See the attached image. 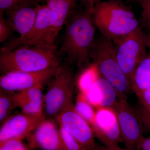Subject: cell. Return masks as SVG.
Listing matches in <instances>:
<instances>
[{
    "label": "cell",
    "instance_id": "2",
    "mask_svg": "<svg viewBox=\"0 0 150 150\" xmlns=\"http://www.w3.org/2000/svg\"><path fill=\"white\" fill-rule=\"evenodd\" d=\"M0 53L2 74L13 71H39L60 66L59 53L54 45H25Z\"/></svg>",
    "mask_w": 150,
    "mask_h": 150
},
{
    "label": "cell",
    "instance_id": "14",
    "mask_svg": "<svg viewBox=\"0 0 150 150\" xmlns=\"http://www.w3.org/2000/svg\"><path fill=\"white\" fill-rule=\"evenodd\" d=\"M85 96L88 102L96 109L100 108H112L119 98L114 88L101 76Z\"/></svg>",
    "mask_w": 150,
    "mask_h": 150
},
{
    "label": "cell",
    "instance_id": "23",
    "mask_svg": "<svg viewBox=\"0 0 150 150\" xmlns=\"http://www.w3.org/2000/svg\"><path fill=\"white\" fill-rule=\"evenodd\" d=\"M39 5L34 0H0V11L5 13L25 7Z\"/></svg>",
    "mask_w": 150,
    "mask_h": 150
},
{
    "label": "cell",
    "instance_id": "15",
    "mask_svg": "<svg viewBox=\"0 0 150 150\" xmlns=\"http://www.w3.org/2000/svg\"><path fill=\"white\" fill-rule=\"evenodd\" d=\"M43 85L37 86L13 94L15 103L22 112L30 115L43 116L44 98L42 92Z\"/></svg>",
    "mask_w": 150,
    "mask_h": 150
},
{
    "label": "cell",
    "instance_id": "21",
    "mask_svg": "<svg viewBox=\"0 0 150 150\" xmlns=\"http://www.w3.org/2000/svg\"><path fill=\"white\" fill-rule=\"evenodd\" d=\"M14 93L0 90V123L2 124L8 118L12 110L16 108L13 98Z\"/></svg>",
    "mask_w": 150,
    "mask_h": 150
},
{
    "label": "cell",
    "instance_id": "4",
    "mask_svg": "<svg viewBox=\"0 0 150 150\" xmlns=\"http://www.w3.org/2000/svg\"><path fill=\"white\" fill-rule=\"evenodd\" d=\"M90 59L96 65L101 76L115 89L118 98H126L131 89V82L118 64L113 41L103 35L96 38Z\"/></svg>",
    "mask_w": 150,
    "mask_h": 150
},
{
    "label": "cell",
    "instance_id": "7",
    "mask_svg": "<svg viewBox=\"0 0 150 150\" xmlns=\"http://www.w3.org/2000/svg\"><path fill=\"white\" fill-rule=\"evenodd\" d=\"M57 16L46 5L38 6L36 20L29 32L23 36H18L10 40L2 47L1 52L10 51L25 45H54L57 36L54 26Z\"/></svg>",
    "mask_w": 150,
    "mask_h": 150
},
{
    "label": "cell",
    "instance_id": "3",
    "mask_svg": "<svg viewBox=\"0 0 150 150\" xmlns=\"http://www.w3.org/2000/svg\"><path fill=\"white\" fill-rule=\"evenodd\" d=\"M92 13L96 27L113 41L140 27L132 9L120 0L99 2L94 6Z\"/></svg>",
    "mask_w": 150,
    "mask_h": 150
},
{
    "label": "cell",
    "instance_id": "8",
    "mask_svg": "<svg viewBox=\"0 0 150 150\" xmlns=\"http://www.w3.org/2000/svg\"><path fill=\"white\" fill-rule=\"evenodd\" d=\"M120 128L122 142L129 150H136L143 137L141 119L127 102L126 98H118L113 107Z\"/></svg>",
    "mask_w": 150,
    "mask_h": 150
},
{
    "label": "cell",
    "instance_id": "20",
    "mask_svg": "<svg viewBox=\"0 0 150 150\" xmlns=\"http://www.w3.org/2000/svg\"><path fill=\"white\" fill-rule=\"evenodd\" d=\"M74 107L76 111L92 128L95 120L96 111L88 101L83 94L79 92Z\"/></svg>",
    "mask_w": 150,
    "mask_h": 150
},
{
    "label": "cell",
    "instance_id": "12",
    "mask_svg": "<svg viewBox=\"0 0 150 150\" xmlns=\"http://www.w3.org/2000/svg\"><path fill=\"white\" fill-rule=\"evenodd\" d=\"M45 115L36 116L23 112L8 118L0 130V143L11 139L26 138L44 118Z\"/></svg>",
    "mask_w": 150,
    "mask_h": 150
},
{
    "label": "cell",
    "instance_id": "13",
    "mask_svg": "<svg viewBox=\"0 0 150 150\" xmlns=\"http://www.w3.org/2000/svg\"><path fill=\"white\" fill-rule=\"evenodd\" d=\"M26 139L31 150H56L60 142V127L53 118H46Z\"/></svg>",
    "mask_w": 150,
    "mask_h": 150
},
{
    "label": "cell",
    "instance_id": "31",
    "mask_svg": "<svg viewBox=\"0 0 150 150\" xmlns=\"http://www.w3.org/2000/svg\"><path fill=\"white\" fill-rule=\"evenodd\" d=\"M135 1L138 2L142 6V7H143V6L144 5L145 3H146L147 0H135Z\"/></svg>",
    "mask_w": 150,
    "mask_h": 150
},
{
    "label": "cell",
    "instance_id": "30",
    "mask_svg": "<svg viewBox=\"0 0 150 150\" xmlns=\"http://www.w3.org/2000/svg\"><path fill=\"white\" fill-rule=\"evenodd\" d=\"M96 150H129L126 149V148H122L120 147L119 146H115L112 147H106L105 146H100L98 145L97 146L96 149Z\"/></svg>",
    "mask_w": 150,
    "mask_h": 150
},
{
    "label": "cell",
    "instance_id": "1",
    "mask_svg": "<svg viewBox=\"0 0 150 150\" xmlns=\"http://www.w3.org/2000/svg\"><path fill=\"white\" fill-rule=\"evenodd\" d=\"M65 32L60 48L70 64L85 66L96 40V26L92 11L76 8L65 22Z\"/></svg>",
    "mask_w": 150,
    "mask_h": 150
},
{
    "label": "cell",
    "instance_id": "16",
    "mask_svg": "<svg viewBox=\"0 0 150 150\" xmlns=\"http://www.w3.org/2000/svg\"><path fill=\"white\" fill-rule=\"evenodd\" d=\"M39 5L25 7L5 13L7 20L13 30L23 36L34 25Z\"/></svg>",
    "mask_w": 150,
    "mask_h": 150
},
{
    "label": "cell",
    "instance_id": "32",
    "mask_svg": "<svg viewBox=\"0 0 150 150\" xmlns=\"http://www.w3.org/2000/svg\"><path fill=\"white\" fill-rule=\"evenodd\" d=\"M34 1L37 3H38V4H39L40 3H42V4H43V5H45L46 4L47 0H34Z\"/></svg>",
    "mask_w": 150,
    "mask_h": 150
},
{
    "label": "cell",
    "instance_id": "5",
    "mask_svg": "<svg viewBox=\"0 0 150 150\" xmlns=\"http://www.w3.org/2000/svg\"><path fill=\"white\" fill-rule=\"evenodd\" d=\"M75 79L67 65L59 66L52 78L44 96L45 115L56 118L67 108L72 105Z\"/></svg>",
    "mask_w": 150,
    "mask_h": 150
},
{
    "label": "cell",
    "instance_id": "25",
    "mask_svg": "<svg viewBox=\"0 0 150 150\" xmlns=\"http://www.w3.org/2000/svg\"><path fill=\"white\" fill-rule=\"evenodd\" d=\"M13 30L7 20L4 16V13L0 11V43L7 40Z\"/></svg>",
    "mask_w": 150,
    "mask_h": 150
},
{
    "label": "cell",
    "instance_id": "22",
    "mask_svg": "<svg viewBox=\"0 0 150 150\" xmlns=\"http://www.w3.org/2000/svg\"><path fill=\"white\" fill-rule=\"evenodd\" d=\"M59 127L60 142L56 150H88L81 144L64 128Z\"/></svg>",
    "mask_w": 150,
    "mask_h": 150
},
{
    "label": "cell",
    "instance_id": "11",
    "mask_svg": "<svg viewBox=\"0 0 150 150\" xmlns=\"http://www.w3.org/2000/svg\"><path fill=\"white\" fill-rule=\"evenodd\" d=\"M95 120L92 129L95 136L106 147L119 146L122 142L117 116L113 108L96 109Z\"/></svg>",
    "mask_w": 150,
    "mask_h": 150
},
{
    "label": "cell",
    "instance_id": "27",
    "mask_svg": "<svg viewBox=\"0 0 150 150\" xmlns=\"http://www.w3.org/2000/svg\"><path fill=\"white\" fill-rule=\"evenodd\" d=\"M139 98L142 105L150 115V87L144 92Z\"/></svg>",
    "mask_w": 150,
    "mask_h": 150
},
{
    "label": "cell",
    "instance_id": "10",
    "mask_svg": "<svg viewBox=\"0 0 150 150\" xmlns=\"http://www.w3.org/2000/svg\"><path fill=\"white\" fill-rule=\"evenodd\" d=\"M59 67L39 71H13L3 74L0 77V88L15 93L43 85L53 78Z\"/></svg>",
    "mask_w": 150,
    "mask_h": 150
},
{
    "label": "cell",
    "instance_id": "19",
    "mask_svg": "<svg viewBox=\"0 0 150 150\" xmlns=\"http://www.w3.org/2000/svg\"><path fill=\"white\" fill-rule=\"evenodd\" d=\"M101 76L99 70L93 63L88 65L79 76L77 85L80 92L85 95Z\"/></svg>",
    "mask_w": 150,
    "mask_h": 150
},
{
    "label": "cell",
    "instance_id": "26",
    "mask_svg": "<svg viewBox=\"0 0 150 150\" xmlns=\"http://www.w3.org/2000/svg\"><path fill=\"white\" fill-rule=\"evenodd\" d=\"M142 16L145 25L150 29V0H147L143 6Z\"/></svg>",
    "mask_w": 150,
    "mask_h": 150
},
{
    "label": "cell",
    "instance_id": "17",
    "mask_svg": "<svg viewBox=\"0 0 150 150\" xmlns=\"http://www.w3.org/2000/svg\"><path fill=\"white\" fill-rule=\"evenodd\" d=\"M150 51L137 66L131 80V90L138 98L150 87Z\"/></svg>",
    "mask_w": 150,
    "mask_h": 150
},
{
    "label": "cell",
    "instance_id": "9",
    "mask_svg": "<svg viewBox=\"0 0 150 150\" xmlns=\"http://www.w3.org/2000/svg\"><path fill=\"white\" fill-rule=\"evenodd\" d=\"M59 126L71 135L88 150H96L97 145L94 133L87 122L75 110L74 105L69 106L56 116Z\"/></svg>",
    "mask_w": 150,
    "mask_h": 150
},
{
    "label": "cell",
    "instance_id": "6",
    "mask_svg": "<svg viewBox=\"0 0 150 150\" xmlns=\"http://www.w3.org/2000/svg\"><path fill=\"white\" fill-rule=\"evenodd\" d=\"M113 42L118 64L131 82L137 66L148 54L150 34H146L139 27Z\"/></svg>",
    "mask_w": 150,
    "mask_h": 150
},
{
    "label": "cell",
    "instance_id": "28",
    "mask_svg": "<svg viewBox=\"0 0 150 150\" xmlns=\"http://www.w3.org/2000/svg\"><path fill=\"white\" fill-rule=\"evenodd\" d=\"M136 150H150V137H143L137 145Z\"/></svg>",
    "mask_w": 150,
    "mask_h": 150
},
{
    "label": "cell",
    "instance_id": "29",
    "mask_svg": "<svg viewBox=\"0 0 150 150\" xmlns=\"http://www.w3.org/2000/svg\"><path fill=\"white\" fill-rule=\"evenodd\" d=\"M100 0H79L80 1L84 6L85 8L92 11L94 6L98 3H99Z\"/></svg>",
    "mask_w": 150,
    "mask_h": 150
},
{
    "label": "cell",
    "instance_id": "18",
    "mask_svg": "<svg viewBox=\"0 0 150 150\" xmlns=\"http://www.w3.org/2000/svg\"><path fill=\"white\" fill-rule=\"evenodd\" d=\"M76 0H47L46 5L57 16L54 31L57 36L67 19L76 8Z\"/></svg>",
    "mask_w": 150,
    "mask_h": 150
},
{
    "label": "cell",
    "instance_id": "24",
    "mask_svg": "<svg viewBox=\"0 0 150 150\" xmlns=\"http://www.w3.org/2000/svg\"><path fill=\"white\" fill-rule=\"evenodd\" d=\"M0 150H31L22 140L11 139L0 143Z\"/></svg>",
    "mask_w": 150,
    "mask_h": 150
}]
</instances>
